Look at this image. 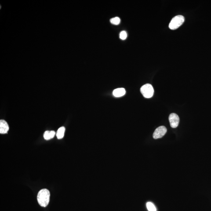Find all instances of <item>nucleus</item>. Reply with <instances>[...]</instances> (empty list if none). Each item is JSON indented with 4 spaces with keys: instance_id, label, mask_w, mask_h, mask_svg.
Here are the masks:
<instances>
[{
    "instance_id": "1",
    "label": "nucleus",
    "mask_w": 211,
    "mask_h": 211,
    "mask_svg": "<svg viewBox=\"0 0 211 211\" xmlns=\"http://www.w3.org/2000/svg\"><path fill=\"white\" fill-rule=\"evenodd\" d=\"M50 193L47 189H43L38 192L37 195V201L39 205L43 207H45L49 204Z\"/></svg>"
},
{
    "instance_id": "8",
    "label": "nucleus",
    "mask_w": 211,
    "mask_h": 211,
    "mask_svg": "<svg viewBox=\"0 0 211 211\" xmlns=\"http://www.w3.org/2000/svg\"><path fill=\"white\" fill-rule=\"evenodd\" d=\"M55 134H56V133H55V131H47L44 133V137L45 140H50L51 139L53 138L54 137Z\"/></svg>"
},
{
    "instance_id": "7",
    "label": "nucleus",
    "mask_w": 211,
    "mask_h": 211,
    "mask_svg": "<svg viewBox=\"0 0 211 211\" xmlns=\"http://www.w3.org/2000/svg\"><path fill=\"white\" fill-rule=\"evenodd\" d=\"M113 93L115 97H120L125 94V90L124 88H118L114 90Z\"/></svg>"
},
{
    "instance_id": "2",
    "label": "nucleus",
    "mask_w": 211,
    "mask_h": 211,
    "mask_svg": "<svg viewBox=\"0 0 211 211\" xmlns=\"http://www.w3.org/2000/svg\"><path fill=\"white\" fill-rule=\"evenodd\" d=\"M184 21L185 18L183 16L179 15L175 16L169 23V28L172 30H176L181 26Z\"/></svg>"
},
{
    "instance_id": "11",
    "label": "nucleus",
    "mask_w": 211,
    "mask_h": 211,
    "mask_svg": "<svg viewBox=\"0 0 211 211\" xmlns=\"http://www.w3.org/2000/svg\"><path fill=\"white\" fill-rule=\"evenodd\" d=\"M110 21L112 24L117 25L119 24L120 22H121V19L119 17H115L110 19Z\"/></svg>"
},
{
    "instance_id": "4",
    "label": "nucleus",
    "mask_w": 211,
    "mask_h": 211,
    "mask_svg": "<svg viewBox=\"0 0 211 211\" xmlns=\"http://www.w3.org/2000/svg\"><path fill=\"white\" fill-rule=\"evenodd\" d=\"M167 132V128L164 126H161L156 128L154 131L153 137L155 139L161 138L165 135Z\"/></svg>"
},
{
    "instance_id": "9",
    "label": "nucleus",
    "mask_w": 211,
    "mask_h": 211,
    "mask_svg": "<svg viewBox=\"0 0 211 211\" xmlns=\"http://www.w3.org/2000/svg\"><path fill=\"white\" fill-rule=\"evenodd\" d=\"M65 130V128L64 127H62L58 129L56 133V136L58 139H61L63 138L64 135Z\"/></svg>"
},
{
    "instance_id": "12",
    "label": "nucleus",
    "mask_w": 211,
    "mask_h": 211,
    "mask_svg": "<svg viewBox=\"0 0 211 211\" xmlns=\"http://www.w3.org/2000/svg\"><path fill=\"white\" fill-rule=\"evenodd\" d=\"M127 37V34L125 31H121L120 34V38L122 40H125Z\"/></svg>"
},
{
    "instance_id": "6",
    "label": "nucleus",
    "mask_w": 211,
    "mask_h": 211,
    "mask_svg": "<svg viewBox=\"0 0 211 211\" xmlns=\"http://www.w3.org/2000/svg\"><path fill=\"white\" fill-rule=\"evenodd\" d=\"M9 129V127L7 122L5 120H1L0 121V133H7Z\"/></svg>"
},
{
    "instance_id": "3",
    "label": "nucleus",
    "mask_w": 211,
    "mask_h": 211,
    "mask_svg": "<svg viewBox=\"0 0 211 211\" xmlns=\"http://www.w3.org/2000/svg\"><path fill=\"white\" fill-rule=\"evenodd\" d=\"M140 92L143 97L146 98H150L152 97L154 94L153 88L151 84H146L140 89Z\"/></svg>"
},
{
    "instance_id": "10",
    "label": "nucleus",
    "mask_w": 211,
    "mask_h": 211,
    "mask_svg": "<svg viewBox=\"0 0 211 211\" xmlns=\"http://www.w3.org/2000/svg\"><path fill=\"white\" fill-rule=\"evenodd\" d=\"M146 206L149 211H156V209L153 204L151 202H148L146 204Z\"/></svg>"
},
{
    "instance_id": "5",
    "label": "nucleus",
    "mask_w": 211,
    "mask_h": 211,
    "mask_svg": "<svg viewBox=\"0 0 211 211\" xmlns=\"http://www.w3.org/2000/svg\"><path fill=\"white\" fill-rule=\"evenodd\" d=\"M169 121L171 126L172 128H176L179 125L180 118L177 114L172 113L169 115Z\"/></svg>"
}]
</instances>
